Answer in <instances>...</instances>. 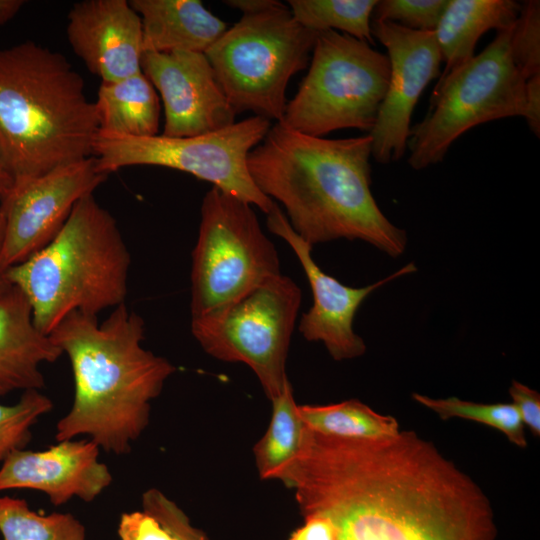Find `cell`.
<instances>
[{"label":"cell","mask_w":540,"mask_h":540,"mask_svg":"<svg viewBox=\"0 0 540 540\" xmlns=\"http://www.w3.org/2000/svg\"><path fill=\"white\" fill-rule=\"evenodd\" d=\"M509 395L524 427H528L530 432L538 437L540 435L539 393L514 380L509 388Z\"/></svg>","instance_id":"obj_32"},{"label":"cell","mask_w":540,"mask_h":540,"mask_svg":"<svg viewBox=\"0 0 540 540\" xmlns=\"http://www.w3.org/2000/svg\"><path fill=\"white\" fill-rule=\"evenodd\" d=\"M3 229L4 220L2 214L0 213V297L11 287L6 276L8 267L5 265L2 257Z\"/></svg>","instance_id":"obj_38"},{"label":"cell","mask_w":540,"mask_h":540,"mask_svg":"<svg viewBox=\"0 0 540 540\" xmlns=\"http://www.w3.org/2000/svg\"><path fill=\"white\" fill-rule=\"evenodd\" d=\"M371 33L387 50L390 76L369 135L372 157L380 164L407 151L413 110L427 85L441 75L443 62L434 31H417L371 19Z\"/></svg>","instance_id":"obj_13"},{"label":"cell","mask_w":540,"mask_h":540,"mask_svg":"<svg viewBox=\"0 0 540 540\" xmlns=\"http://www.w3.org/2000/svg\"><path fill=\"white\" fill-rule=\"evenodd\" d=\"M100 450L87 438L57 441L44 450H16L0 465V493L35 490L56 507L73 498L92 502L113 481L108 466L99 460Z\"/></svg>","instance_id":"obj_16"},{"label":"cell","mask_w":540,"mask_h":540,"mask_svg":"<svg viewBox=\"0 0 540 540\" xmlns=\"http://www.w3.org/2000/svg\"><path fill=\"white\" fill-rule=\"evenodd\" d=\"M301 301L298 285L281 274L225 307L191 318V332L210 356L247 365L272 400L288 381L286 362Z\"/></svg>","instance_id":"obj_11"},{"label":"cell","mask_w":540,"mask_h":540,"mask_svg":"<svg viewBox=\"0 0 540 540\" xmlns=\"http://www.w3.org/2000/svg\"><path fill=\"white\" fill-rule=\"evenodd\" d=\"M267 227L292 248L312 291L313 305L302 315L299 332L308 341L322 342L336 361L362 356L366 345L353 329L354 317L360 305L374 290L396 278L414 273L417 267L411 262L373 284L361 288L349 287L316 264L311 254L312 246L292 229L277 204L267 214Z\"/></svg>","instance_id":"obj_14"},{"label":"cell","mask_w":540,"mask_h":540,"mask_svg":"<svg viewBox=\"0 0 540 540\" xmlns=\"http://www.w3.org/2000/svg\"><path fill=\"white\" fill-rule=\"evenodd\" d=\"M316 35L283 3L243 15L204 54L236 113L280 122L289 80L307 67Z\"/></svg>","instance_id":"obj_6"},{"label":"cell","mask_w":540,"mask_h":540,"mask_svg":"<svg viewBox=\"0 0 540 540\" xmlns=\"http://www.w3.org/2000/svg\"><path fill=\"white\" fill-rule=\"evenodd\" d=\"M447 0H381L372 19L389 21L411 30L434 31Z\"/></svg>","instance_id":"obj_29"},{"label":"cell","mask_w":540,"mask_h":540,"mask_svg":"<svg viewBox=\"0 0 540 540\" xmlns=\"http://www.w3.org/2000/svg\"><path fill=\"white\" fill-rule=\"evenodd\" d=\"M107 177L98 169L96 157L91 156L13 186L0 202L5 265L19 264L47 245L77 202L93 194Z\"/></svg>","instance_id":"obj_12"},{"label":"cell","mask_w":540,"mask_h":540,"mask_svg":"<svg viewBox=\"0 0 540 540\" xmlns=\"http://www.w3.org/2000/svg\"><path fill=\"white\" fill-rule=\"evenodd\" d=\"M14 181L0 153V202L10 193Z\"/></svg>","instance_id":"obj_37"},{"label":"cell","mask_w":540,"mask_h":540,"mask_svg":"<svg viewBox=\"0 0 540 540\" xmlns=\"http://www.w3.org/2000/svg\"><path fill=\"white\" fill-rule=\"evenodd\" d=\"M389 76L388 56L366 41L333 30L317 32L308 73L279 123L315 137L343 128L370 133Z\"/></svg>","instance_id":"obj_7"},{"label":"cell","mask_w":540,"mask_h":540,"mask_svg":"<svg viewBox=\"0 0 540 540\" xmlns=\"http://www.w3.org/2000/svg\"><path fill=\"white\" fill-rule=\"evenodd\" d=\"M141 18L143 52L205 53L227 30L199 0H131Z\"/></svg>","instance_id":"obj_19"},{"label":"cell","mask_w":540,"mask_h":540,"mask_svg":"<svg viewBox=\"0 0 540 540\" xmlns=\"http://www.w3.org/2000/svg\"><path fill=\"white\" fill-rule=\"evenodd\" d=\"M141 70L161 96L163 136H198L235 123L237 113L204 53L143 52Z\"/></svg>","instance_id":"obj_15"},{"label":"cell","mask_w":540,"mask_h":540,"mask_svg":"<svg viewBox=\"0 0 540 540\" xmlns=\"http://www.w3.org/2000/svg\"><path fill=\"white\" fill-rule=\"evenodd\" d=\"M520 8L521 4L514 0H447L434 30L445 63L440 76L471 59L485 32L510 29Z\"/></svg>","instance_id":"obj_20"},{"label":"cell","mask_w":540,"mask_h":540,"mask_svg":"<svg viewBox=\"0 0 540 540\" xmlns=\"http://www.w3.org/2000/svg\"><path fill=\"white\" fill-rule=\"evenodd\" d=\"M378 0H289V9L305 28L342 31L343 34L374 44L371 19Z\"/></svg>","instance_id":"obj_25"},{"label":"cell","mask_w":540,"mask_h":540,"mask_svg":"<svg viewBox=\"0 0 540 540\" xmlns=\"http://www.w3.org/2000/svg\"><path fill=\"white\" fill-rule=\"evenodd\" d=\"M370 135L327 139L277 122L247 157L258 189L276 199L292 229L312 247L362 240L400 256L407 233L379 208L371 191Z\"/></svg>","instance_id":"obj_2"},{"label":"cell","mask_w":540,"mask_h":540,"mask_svg":"<svg viewBox=\"0 0 540 540\" xmlns=\"http://www.w3.org/2000/svg\"><path fill=\"white\" fill-rule=\"evenodd\" d=\"M299 415L312 432L348 439H380L397 435L399 424L356 399L328 405H298Z\"/></svg>","instance_id":"obj_23"},{"label":"cell","mask_w":540,"mask_h":540,"mask_svg":"<svg viewBox=\"0 0 540 540\" xmlns=\"http://www.w3.org/2000/svg\"><path fill=\"white\" fill-rule=\"evenodd\" d=\"M142 510L153 516L179 540H210L192 525L185 512L163 492L150 488L142 494Z\"/></svg>","instance_id":"obj_30"},{"label":"cell","mask_w":540,"mask_h":540,"mask_svg":"<svg viewBox=\"0 0 540 540\" xmlns=\"http://www.w3.org/2000/svg\"><path fill=\"white\" fill-rule=\"evenodd\" d=\"M511 28L498 32L482 52L439 77L427 115L410 129L407 150L413 169L441 162L452 143L477 125L522 117L526 79L510 54Z\"/></svg>","instance_id":"obj_8"},{"label":"cell","mask_w":540,"mask_h":540,"mask_svg":"<svg viewBox=\"0 0 540 540\" xmlns=\"http://www.w3.org/2000/svg\"><path fill=\"white\" fill-rule=\"evenodd\" d=\"M278 275V252L252 205L217 187L209 190L192 251L191 318L225 307Z\"/></svg>","instance_id":"obj_9"},{"label":"cell","mask_w":540,"mask_h":540,"mask_svg":"<svg viewBox=\"0 0 540 540\" xmlns=\"http://www.w3.org/2000/svg\"><path fill=\"white\" fill-rule=\"evenodd\" d=\"M522 117L531 132L540 136V74L528 78L524 89V108Z\"/></svg>","instance_id":"obj_33"},{"label":"cell","mask_w":540,"mask_h":540,"mask_svg":"<svg viewBox=\"0 0 540 540\" xmlns=\"http://www.w3.org/2000/svg\"><path fill=\"white\" fill-rule=\"evenodd\" d=\"M412 398L443 420L461 418L475 421L497 429L518 447L527 446L524 425L512 403H476L457 397L431 398L419 393H413Z\"/></svg>","instance_id":"obj_26"},{"label":"cell","mask_w":540,"mask_h":540,"mask_svg":"<svg viewBox=\"0 0 540 540\" xmlns=\"http://www.w3.org/2000/svg\"><path fill=\"white\" fill-rule=\"evenodd\" d=\"M510 54L522 76L540 74V2L528 0L521 4L519 15L510 30Z\"/></svg>","instance_id":"obj_28"},{"label":"cell","mask_w":540,"mask_h":540,"mask_svg":"<svg viewBox=\"0 0 540 540\" xmlns=\"http://www.w3.org/2000/svg\"><path fill=\"white\" fill-rule=\"evenodd\" d=\"M117 534L119 540H179L143 510L122 513Z\"/></svg>","instance_id":"obj_31"},{"label":"cell","mask_w":540,"mask_h":540,"mask_svg":"<svg viewBox=\"0 0 540 540\" xmlns=\"http://www.w3.org/2000/svg\"><path fill=\"white\" fill-rule=\"evenodd\" d=\"M52 409V400L41 390L23 392L14 404L0 403V465L12 452L27 446L32 427Z\"/></svg>","instance_id":"obj_27"},{"label":"cell","mask_w":540,"mask_h":540,"mask_svg":"<svg viewBox=\"0 0 540 540\" xmlns=\"http://www.w3.org/2000/svg\"><path fill=\"white\" fill-rule=\"evenodd\" d=\"M62 355L50 336L36 327L25 296L11 285L0 297V397L42 390V365Z\"/></svg>","instance_id":"obj_18"},{"label":"cell","mask_w":540,"mask_h":540,"mask_svg":"<svg viewBox=\"0 0 540 540\" xmlns=\"http://www.w3.org/2000/svg\"><path fill=\"white\" fill-rule=\"evenodd\" d=\"M271 128V121L252 116L217 132L190 137H126L98 131L93 156L98 169L109 175L128 166H162L192 174L232 194L266 215L276 203L253 182L248 154Z\"/></svg>","instance_id":"obj_10"},{"label":"cell","mask_w":540,"mask_h":540,"mask_svg":"<svg viewBox=\"0 0 540 540\" xmlns=\"http://www.w3.org/2000/svg\"><path fill=\"white\" fill-rule=\"evenodd\" d=\"M24 0H0V25L11 21L25 5Z\"/></svg>","instance_id":"obj_36"},{"label":"cell","mask_w":540,"mask_h":540,"mask_svg":"<svg viewBox=\"0 0 540 540\" xmlns=\"http://www.w3.org/2000/svg\"><path fill=\"white\" fill-rule=\"evenodd\" d=\"M99 131L82 76L33 41L0 48V153L14 186L93 156Z\"/></svg>","instance_id":"obj_4"},{"label":"cell","mask_w":540,"mask_h":540,"mask_svg":"<svg viewBox=\"0 0 540 540\" xmlns=\"http://www.w3.org/2000/svg\"><path fill=\"white\" fill-rule=\"evenodd\" d=\"M71 365L74 395L57 441L84 436L101 450L130 453L150 422L151 404L177 368L143 346L145 324L127 305L98 316L72 312L49 334Z\"/></svg>","instance_id":"obj_3"},{"label":"cell","mask_w":540,"mask_h":540,"mask_svg":"<svg viewBox=\"0 0 540 540\" xmlns=\"http://www.w3.org/2000/svg\"><path fill=\"white\" fill-rule=\"evenodd\" d=\"M2 540H86L85 526L71 513L41 514L22 498L0 496Z\"/></svg>","instance_id":"obj_24"},{"label":"cell","mask_w":540,"mask_h":540,"mask_svg":"<svg viewBox=\"0 0 540 540\" xmlns=\"http://www.w3.org/2000/svg\"><path fill=\"white\" fill-rule=\"evenodd\" d=\"M270 401L271 419L253 448L254 458L262 480H280L284 484L303 450L308 428L299 415L289 380Z\"/></svg>","instance_id":"obj_22"},{"label":"cell","mask_w":540,"mask_h":540,"mask_svg":"<svg viewBox=\"0 0 540 540\" xmlns=\"http://www.w3.org/2000/svg\"><path fill=\"white\" fill-rule=\"evenodd\" d=\"M131 255L116 219L93 194L80 199L58 234L6 276L44 334L70 313L98 316L125 303Z\"/></svg>","instance_id":"obj_5"},{"label":"cell","mask_w":540,"mask_h":540,"mask_svg":"<svg viewBox=\"0 0 540 540\" xmlns=\"http://www.w3.org/2000/svg\"><path fill=\"white\" fill-rule=\"evenodd\" d=\"M284 485L301 515L328 519L335 540H495L480 487L413 431L380 439L308 429Z\"/></svg>","instance_id":"obj_1"},{"label":"cell","mask_w":540,"mask_h":540,"mask_svg":"<svg viewBox=\"0 0 540 540\" xmlns=\"http://www.w3.org/2000/svg\"><path fill=\"white\" fill-rule=\"evenodd\" d=\"M223 3L240 10L243 15L260 13L283 4L276 0H226Z\"/></svg>","instance_id":"obj_35"},{"label":"cell","mask_w":540,"mask_h":540,"mask_svg":"<svg viewBox=\"0 0 540 540\" xmlns=\"http://www.w3.org/2000/svg\"><path fill=\"white\" fill-rule=\"evenodd\" d=\"M303 524L292 532L287 540H335L333 526L323 516L304 515Z\"/></svg>","instance_id":"obj_34"},{"label":"cell","mask_w":540,"mask_h":540,"mask_svg":"<svg viewBox=\"0 0 540 540\" xmlns=\"http://www.w3.org/2000/svg\"><path fill=\"white\" fill-rule=\"evenodd\" d=\"M67 39L74 53L101 83L141 70V18L127 0H84L68 13Z\"/></svg>","instance_id":"obj_17"},{"label":"cell","mask_w":540,"mask_h":540,"mask_svg":"<svg viewBox=\"0 0 540 540\" xmlns=\"http://www.w3.org/2000/svg\"><path fill=\"white\" fill-rule=\"evenodd\" d=\"M94 105L101 133L139 138L158 135L160 100L143 72L101 83Z\"/></svg>","instance_id":"obj_21"}]
</instances>
